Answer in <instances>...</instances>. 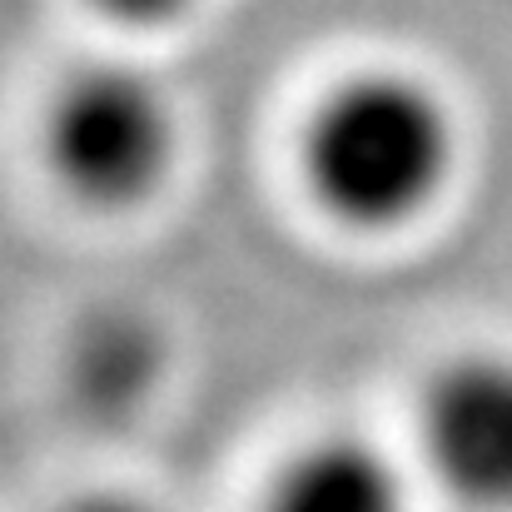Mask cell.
<instances>
[{
  "mask_svg": "<svg viewBox=\"0 0 512 512\" xmlns=\"http://www.w3.org/2000/svg\"><path fill=\"white\" fill-rule=\"evenodd\" d=\"M458 130L443 95L408 70L339 80L309 115L299 165L314 204L343 229H403L448 189Z\"/></svg>",
  "mask_w": 512,
  "mask_h": 512,
  "instance_id": "obj_1",
  "label": "cell"
},
{
  "mask_svg": "<svg viewBox=\"0 0 512 512\" xmlns=\"http://www.w3.org/2000/svg\"><path fill=\"white\" fill-rule=\"evenodd\" d=\"M55 179L90 209H135L174 165V115L160 85L125 65L80 70L45 120Z\"/></svg>",
  "mask_w": 512,
  "mask_h": 512,
  "instance_id": "obj_2",
  "label": "cell"
},
{
  "mask_svg": "<svg viewBox=\"0 0 512 512\" xmlns=\"http://www.w3.org/2000/svg\"><path fill=\"white\" fill-rule=\"evenodd\" d=\"M418 443L433 478L478 512H512V358H453L418 403Z\"/></svg>",
  "mask_w": 512,
  "mask_h": 512,
  "instance_id": "obj_3",
  "label": "cell"
},
{
  "mask_svg": "<svg viewBox=\"0 0 512 512\" xmlns=\"http://www.w3.org/2000/svg\"><path fill=\"white\" fill-rule=\"evenodd\" d=\"M264 512H408L393 463L363 438H319L284 463Z\"/></svg>",
  "mask_w": 512,
  "mask_h": 512,
  "instance_id": "obj_4",
  "label": "cell"
},
{
  "mask_svg": "<svg viewBox=\"0 0 512 512\" xmlns=\"http://www.w3.org/2000/svg\"><path fill=\"white\" fill-rule=\"evenodd\" d=\"M105 15H115L120 25H170V20H179L194 0H95Z\"/></svg>",
  "mask_w": 512,
  "mask_h": 512,
  "instance_id": "obj_5",
  "label": "cell"
},
{
  "mask_svg": "<svg viewBox=\"0 0 512 512\" xmlns=\"http://www.w3.org/2000/svg\"><path fill=\"white\" fill-rule=\"evenodd\" d=\"M70 512H145L135 498H85V503H75Z\"/></svg>",
  "mask_w": 512,
  "mask_h": 512,
  "instance_id": "obj_6",
  "label": "cell"
}]
</instances>
